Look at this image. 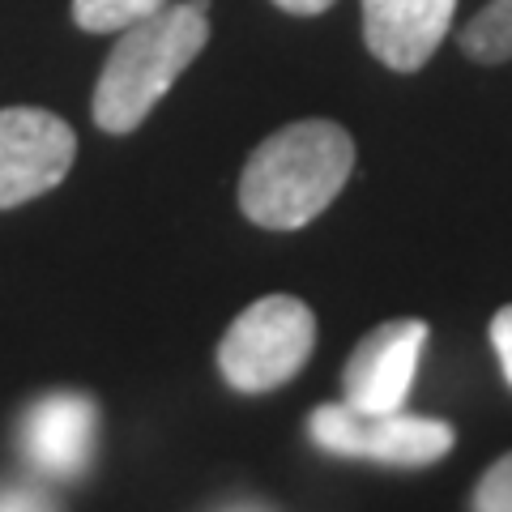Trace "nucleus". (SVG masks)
<instances>
[{"instance_id":"obj_6","label":"nucleus","mask_w":512,"mask_h":512,"mask_svg":"<svg viewBox=\"0 0 512 512\" xmlns=\"http://www.w3.org/2000/svg\"><path fill=\"white\" fill-rule=\"evenodd\" d=\"M18 444L30 470L43 478H82L99 448V406L86 393L56 389L30 402L18 427Z\"/></svg>"},{"instance_id":"obj_10","label":"nucleus","mask_w":512,"mask_h":512,"mask_svg":"<svg viewBox=\"0 0 512 512\" xmlns=\"http://www.w3.org/2000/svg\"><path fill=\"white\" fill-rule=\"evenodd\" d=\"M171 0H73V18L82 30H94V35H111V30H124L150 13L167 9Z\"/></svg>"},{"instance_id":"obj_2","label":"nucleus","mask_w":512,"mask_h":512,"mask_svg":"<svg viewBox=\"0 0 512 512\" xmlns=\"http://www.w3.org/2000/svg\"><path fill=\"white\" fill-rule=\"evenodd\" d=\"M210 43V5L180 0L120 30V43L94 86V120L107 133H133Z\"/></svg>"},{"instance_id":"obj_11","label":"nucleus","mask_w":512,"mask_h":512,"mask_svg":"<svg viewBox=\"0 0 512 512\" xmlns=\"http://www.w3.org/2000/svg\"><path fill=\"white\" fill-rule=\"evenodd\" d=\"M474 512H512V453L495 461L474 487Z\"/></svg>"},{"instance_id":"obj_1","label":"nucleus","mask_w":512,"mask_h":512,"mask_svg":"<svg viewBox=\"0 0 512 512\" xmlns=\"http://www.w3.org/2000/svg\"><path fill=\"white\" fill-rule=\"evenodd\" d=\"M355 141L333 120H299L265 137L239 175V205L265 231L308 227L346 188Z\"/></svg>"},{"instance_id":"obj_5","label":"nucleus","mask_w":512,"mask_h":512,"mask_svg":"<svg viewBox=\"0 0 512 512\" xmlns=\"http://www.w3.org/2000/svg\"><path fill=\"white\" fill-rule=\"evenodd\" d=\"M77 158V137L43 107L0 111V210L52 192Z\"/></svg>"},{"instance_id":"obj_9","label":"nucleus","mask_w":512,"mask_h":512,"mask_svg":"<svg viewBox=\"0 0 512 512\" xmlns=\"http://www.w3.org/2000/svg\"><path fill=\"white\" fill-rule=\"evenodd\" d=\"M461 52L478 64L512 60V0H491L461 30Z\"/></svg>"},{"instance_id":"obj_15","label":"nucleus","mask_w":512,"mask_h":512,"mask_svg":"<svg viewBox=\"0 0 512 512\" xmlns=\"http://www.w3.org/2000/svg\"><path fill=\"white\" fill-rule=\"evenodd\" d=\"M231 512H265V508H248V504H244V508H231Z\"/></svg>"},{"instance_id":"obj_3","label":"nucleus","mask_w":512,"mask_h":512,"mask_svg":"<svg viewBox=\"0 0 512 512\" xmlns=\"http://www.w3.org/2000/svg\"><path fill=\"white\" fill-rule=\"evenodd\" d=\"M316 346V316L295 295H265L231 320L218 346V367L231 389L269 393L286 384Z\"/></svg>"},{"instance_id":"obj_12","label":"nucleus","mask_w":512,"mask_h":512,"mask_svg":"<svg viewBox=\"0 0 512 512\" xmlns=\"http://www.w3.org/2000/svg\"><path fill=\"white\" fill-rule=\"evenodd\" d=\"M0 512H56V504L30 487H0Z\"/></svg>"},{"instance_id":"obj_4","label":"nucleus","mask_w":512,"mask_h":512,"mask_svg":"<svg viewBox=\"0 0 512 512\" xmlns=\"http://www.w3.org/2000/svg\"><path fill=\"white\" fill-rule=\"evenodd\" d=\"M308 436L338 457L380 461V466H406L419 470L440 461L453 448V427L440 419H423V414L389 410V414H367L355 406H320L308 419Z\"/></svg>"},{"instance_id":"obj_13","label":"nucleus","mask_w":512,"mask_h":512,"mask_svg":"<svg viewBox=\"0 0 512 512\" xmlns=\"http://www.w3.org/2000/svg\"><path fill=\"white\" fill-rule=\"evenodd\" d=\"M491 346H495V355H500V367L512 384V303L495 312V320H491Z\"/></svg>"},{"instance_id":"obj_7","label":"nucleus","mask_w":512,"mask_h":512,"mask_svg":"<svg viewBox=\"0 0 512 512\" xmlns=\"http://www.w3.org/2000/svg\"><path fill=\"white\" fill-rule=\"evenodd\" d=\"M423 346H427L423 320H389V325L372 329L346 363L342 402L367 414L406 410V393L414 384V372H419Z\"/></svg>"},{"instance_id":"obj_8","label":"nucleus","mask_w":512,"mask_h":512,"mask_svg":"<svg viewBox=\"0 0 512 512\" xmlns=\"http://www.w3.org/2000/svg\"><path fill=\"white\" fill-rule=\"evenodd\" d=\"M457 0H363V39L380 64L414 73L436 56Z\"/></svg>"},{"instance_id":"obj_14","label":"nucleus","mask_w":512,"mask_h":512,"mask_svg":"<svg viewBox=\"0 0 512 512\" xmlns=\"http://www.w3.org/2000/svg\"><path fill=\"white\" fill-rule=\"evenodd\" d=\"M274 5L286 13H299V18H316V13H325L333 0H274Z\"/></svg>"}]
</instances>
